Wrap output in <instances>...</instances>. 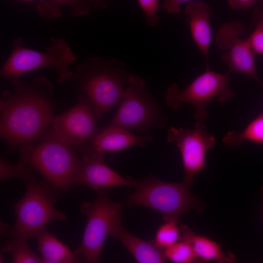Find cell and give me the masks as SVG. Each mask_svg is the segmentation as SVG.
Here are the masks:
<instances>
[{
  "label": "cell",
  "mask_w": 263,
  "mask_h": 263,
  "mask_svg": "<svg viewBox=\"0 0 263 263\" xmlns=\"http://www.w3.org/2000/svg\"><path fill=\"white\" fill-rule=\"evenodd\" d=\"M14 86L0 99V136L8 152L42 139L55 116L53 86L47 78L21 80Z\"/></svg>",
  "instance_id": "1"
},
{
  "label": "cell",
  "mask_w": 263,
  "mask_h": 263,
  "mask_svg": "<svg viewBox=\"0 0 263 263\" xmlns=\"http://www.w3.org/2000/svg\"><path fill=\"white\" fill-rule=\"evenodd\" d=\"M131 74L123 61L94 56L77 65L74 79L78 93L89 99L99 120L119 103Z\"/></svg>",
  "instance_id": "2"
},
{
  "label": "cell",
  "mask_w": 263,
  "mask_h": 263,
  "mask_svg": "<svg viewBox=\"0 0 263 263\" xmlns=\"http://www.w3.org/2000/svg\"><path fill=\"white\" fill-rule=\"evenodd\" d=\"M73 146L47 133L34 143L19 148V160L37 171L50 189L58 192L75 186L81 160Z\"/></svg>",
  "instance_id": "3"
},
{
  "label": "cell",
  "mask_w": 263,
  "mask_h": 263,
  "mask_svg": "<svg viewBox=\"0 0 263 263\" xmlns=\"http://www.w3.org/2000/svg\"><path fill=\"white\" fill-rule=\"evenodd\" d=\"M19 179L24 183L26 191L15 205L16 220L9 230V237L35 238L48 224L67 220L66 215L55 207L53 192L37 179L33 169L27 166Z\"/></svg>",
  "instance_id": "4"
},
{
  "label": "cell",
  "mask_w": 263,
  "mask_h": 263,
  "mask_svg": "<svg viewBox=\"0 0 263 263\" xmlns=\"http://www.w3.org/2000/svg\"><path fill=\"white\" fill-rule=\"evenodd\" d=\"M22 43L21 37L12 41V50L0 70L1 77L15 85L21 80V75L49 68L56 72L58 84L74 78V72L70 70V65L75 61L76 57L64 39L52 38L50 44L45 47V52L24 47Z\"/></svg>",
  "instance_id": "5"
},
{
  "label": "cell",
  "mask_w": 263,
  "mask_h": 263,
  "mask_svg": "<svg viewBox=\"0 0 263 263\" xmlns=\"http://www.w3.org/2000/svg\"><path fill=\"white\" fill-rule=\"evenodd\" d=\"M190 186L184 181L171 183L150 175L137 180L135 190L128 197V207L142 206L159 212L164 221L178 220L191 210H201L198 199L189 190Z\"/></svg>",
  "instance_id": "6"
},
{
  "label": "cell",
  "mask_w": 263,
  "mask_h": 263,
  "mask_svg": "<svg viewBox=\"0 0 263 263\" xmlns=\"http://www.w3.org/2000/svg\"><path fill=\"white\" fill-rule=\"evenodd\" d=\"M96 191L94 201L84 202L80 206V212L86 217L87 223L81 244L75 251L79 261L89 263L100 261L106 239L121 224L123 216V204L110 200L107 188Z\"/></svg>",
  "instance_id": "7"
},
{
  "label": "cell",
  "mask_w": 263,
  "mask_h": 263,
  "mask_svg": "<svg viewBox=\"0 0 263 263\" xmlns=\"http://www.w3.org/2000/svg\"><path fill=\"white\" fill-rule=\"evenodd\" d=\"M127 85L108 126L135 131L142 135L152 128H163L167 115L147 90L145 80L132 73Z\"/></svg>",
  "instance_id": "8"
},
{
  "label": "cell",
  "mask_w": 263,
  "mask_h": 263,
  "mask_svg": "<svg viewBox=\"0 0 263 263\" xmlns=\"http://www.w3.org/2000/svg\"><path fill=\"white\" fill-rule=\"evenodd\" d=\"M229 75L228 72L222 74L208 68L183 90L179 89L177 84L171 83L167 89L166 103L173 110L179 109L182 103L192 105L195 109L194 119L203 122L208 117L206 107L213 99L216 98L222 103L234 97Z\"/></svg>",
  "instance_id": "9"
},
{
  "label": "cell",
  "mask_w": 263,
  "mask_h": 263,
  "mask_svg": "<svg viewBox=\"0 0 263 263\" xmlns=\"http://www.w3.org/2000/svg\"><path fill=\"white\" fill-rule=\"evenodd\" d=\"M98 120L89 99L78 93L76 104L55 116L47 133L75 148L88 142L100 131Z\"/></svg>",
  "instance_id": "10"
},
{
  "label": "cell",
  "mask_w": 263,
  "mask_h": 263,
  "mask_svg": "<svg viewBox=\"0 0 263 263\" xmlns=\"http://www.w3.org/2000/svg\"><path fill=\"white\" fill-rule=\"evenodd\" d=\"M167 139L179 149L185 173L183 181L191 186L195 175L207 167L206 153L215 146V137L202 122H196L193 129L170 128Z\"/></svg>",
  "instance_id": "11"
},
{
  "label": "cell",
  "mask_w": 263,
  "mask_h": 263,
  "mask_svg": "<svg viewBox=\"0 0 263 263\" xmlns=\"http://www.w3.org/2000/svg\"><path fill=\"white\" fill-rule=\"evenodd\" d=\"M245 30L244 26L239 21L224 23L216 34L215 42L220 49L226 51L221 56V61L227 65L229 73L246 75L263 86L256 70L254 53L247 39L240 38Z\"/></svg>",
  "instance_id": "12"
},
{
  "label": "cell",
  "mask_w": 263,
  "mask_h": 263,
  "mask_svg": "<svg viewBox=\"0 0 263 263\" xmlns=\"http://www.w3.org/2000/svg\"><path fill=\"white\" fill-rule=\"evenodd\" d=\"M104 157L97 154H83L75 186H86L95 191L121 186L135 187L137 180L119 174L105 164Z\"/></svg>",
  "instance_id": "13"
},
{
  "label": "cell",
  "mask_w": 263,
  "mask_h": 263,
  "mask_svg": "<svg viewBox=\"0 0 263 263\" xmlns=\"http://www.w3.org/2000/svg\"><path fill=\"white\" fill-rule=\"evenodd\" d=\"M153 137L149 134L137 135L131 131L107 126L85 143L74 148L84 154L105 156L107 152H116L132 147H142L151 142Z\"/></svg>",
  "instance_id": "14"
},
{
  "label": "cell",
  "mask_w": 263,
  "mask_h": 263,
  "mask_svg": "<svg viewBox=\"0 0 263 263\" xmlns=\"http://www.w3.org/2000/svg\"><path fill=\"white\" fill-rule=\"evenodd\" d=\"M211 8L202 1L189 2L186 6L184 14L192 38L206 61V68H209L208 54L211 40L210 17Z\"/></svg>",
  "instance_id": "15"
},
{
  "label": "cell",
  "mask_w": 263,
  "mask_h": 263,
  "mask_svg": "<svg viewBox=\"0 0 263 263\" xmlns=\"http://www.w3.org/2000/svg\"><path fill=\"white\" fill-rule=\"evenodd\" d=\"M112 238L117 240L139 263H163L166 258L164 250L154 242L144 241L130 233L120 224Z\"/></svg>",
  "instance_id": "16"
},
{
  "label": "cell",
  "mask_w": 263,
  "mask_h": 263,
  "mask_svg": "<svg viewBox=\"0 0 263 263\" xmlns=\"http://www.w3.org/2000/svg\"><path fill=\"white\" fill-rule=\"evenodd\" d=\"M179 227L181 240L190 245L199 262L216 261L219 263H231L235 261L233 255L225 253L215 241L196 234L186 225H181Z\"/></svg>",
  "instance_id": "17"
},
{
  "label": "cell",
  "mask_w": 263,
  "mask_h": 263,
  "mask_svg": "<svg viewBox=\"0 0 263 263\" xmlns=\"http://www.w3.org/2000/svg\"><path fill=\"white\" fill-rule=\"evenodd\" d=\"M38 242V250L41 254L42 263H72L79 261L75 251H72L45 228L36 236Z\"/></svg>",
  "instance_id": "18"
},
{
  "label": "cell",
  "mask_w": 263,
  "mask_h": 263,
  "mask_svg": "<svg viewBox=\"0 0 263 263\" xmlns=\"http://www.w3.org/2000/svg\"><path fill=\"white\" fill-rule=\"evenodd\" d=\"M64 4L70 6L72 14L75 18L87 15L90 10L89 4L83 0H40L36 9L42 18L56 19L61 16L60 6Z\"/></svg>",
  "instance_id": "19"
},
{
  "label": "cell",
  "mask_w": 263,
  "mask_h": 263,
  "mask_svg": "<svg viewBox=\"0 0 263 263\" xmlns=\"http://www.w3.org/2000/svg\"><path fill=\"white\" fill-rule=\"evenodd\" d=\"M246 141L263 144V113L251 121L242 131L228 132L223 138L224 144L231 147L240 146Z\"/></svg>",
  "instance_id": "20"
},
{
  "label": "cell",
  "mask_w": 263,
  "mask_h": 263,
  "mask_svg": "<svg viewBox=\"0 0 263 263\" xmlns=\"http://www.w3.org/2000/svg\"><path fill=\"white\" fill-rule=\"evenodd\" d=\"M27 240L10 237L2 248L3 252H9L14 263H40L42 259L29 248Z\"/></svg>",
  "instance_id": "21"
},
{
  "label": "cell",
  "mask_w": 263,
  "mask_h": 263,
  "mask_svg": "<svg viewBox=\"0 0 263 263\" xmlns=\"http://www.w3.org/2000/svg\"><path fill=\"white\" fill-rule=\"evenodd\" d=\"M164 222L157 229L153 242L158 246L165 249L181 240V235L178 220Z\"/></svg>",
  "instance_id": "22"
},
{
  "label": "cell",
  "mask_w": 263,
  "mask_h": 263,
  "mask_svg": "<svg viewBox=\"0 0 263 263\" xmlns=\"http://www.w3.org/2000/svg\"><path fill=\"white\" fill-rule=\"evenodd\" d=\"M166 258L175 263H191L199 261L190 245L181 240L164 249Z\"/></svg>",
  "instance_id": "23"
},
{
  "label": "cell",
  "mask_w": 263,
  "mask_h": 263,
  "mask_svg": "<svg viewBox=\"0 0 263 263\" xmlns=\"http://www.w3.org/2000/svg\"><path fill=\"white\" fill-rule=\"evenodd\" d=\"M138 1L148 25L152 27L156 26L160 18L157 14L160 7L158 0H138Z\"/></svg>",
  "instance_id": "24"
},
{
  "label": "cell",
  "mask_w": 263,
  "mask_h": 263,
  "mask_svg": "<svg viewBox=\"0 0 263 263\" xmlns=\"http://www.w3.org/2000/svg\"><path fill=\"white\" fill-rule=\"evenodd\" d=\"M25 166L26 165L20 160L15 164H10L4 158L1 157L0 159V180L18 178Z\"/></svg>",
  "instance_id": "25"
},
{
  "label": "cell",
  "mask_w": 263,
  "mask_h": 263,
  "mask_svg": "<svg viewBox=\"0 0 263 263\" xmlns=\"http://www.w3.org/2000/svg\"><path fill=\"white\" fill-rule=\"evenodd\" d=\"M247 40L254 53L263 55V22H257L255 30Z\"/></svg>",
  "instance_id": "26"
},
{
  "label": "cell",
  "mask_w": 263,
  "mask_h": 263,
  "mask_svg": "<svg viewBox=\"0 0 263 263\" xmlns=\"http://www.w3.org/2000/svg\"><path fill=\"white\" fill-rule=\"evenodd\" d=\"M261 0H227V3L233 10L247 11Z\"/></svg>",
  "instance_id": "27"
},
{
  "label": "cell",
  "mask_w": 263,
  "mask_h": 263,
  "mask_svg": "<svg viewBox=\"0 0 263 263\" xmlns=\"http://www.w3.org/2000/svg\"><path fill=\"white\" fill-rule=\"evenodd\" d=\"M195 0H163L162 7L167 13L170 15L180 12L181 4Z\"/></svg>",
  "instance_id": "28"
},
{
  "label": "cell",
  "mask_w": 263,
  "mask_h": 263,
  "mask_svg": "<svg viewBox=\"0 0 263 263\" xmlns=\"http://www.w3.org/2000/svg\"><path fill=\"white\" fill-rule=\"evenodd\" d=\"M260 3L261 5L255 8L253 14L252 18L256 22L259 21L263 22V4L261 3V1Z\"/></svg>",
  "instance_id": "29"
},
{
  "label": "cell",
  "mask_w": 263,
  "mask_h": 263,
  "mask_svg": "<svg viewBox=\"0 0 263 263\" xmlns=\"http://www.w3.org/2000/svg\"><path fill=\"white\" fill-rule=\"evenodd\" d=\"M92 5L93 9L96 10L98 7L104 9L107 6L106 0H88Z\"/></svg>",
  "instance_id": "30"
},
{
  "label": "cell",
  "mask_w": 263,
  "mask_h": 263,
  "mask_svg": "<svg viewBox=\"0 0 263 263\" xmlns=\"http://www.w3.org/2000/svg\"><path fill=\"white\" fill-rule=\"evenodd\" d=\"M262 195H263V187L262 189Z\"/></svg>",
  "instance_id": "31"
},
{
  "label": "cell",
  "mask_w": 263,
  "mask_h": 263,
  "mask_svg": "<svg viewBox=\"0 0 263 263\" xmlns=\"http://www.w3.org/2000/svg\"><path fill=\"white\" fill-rule=\"evenodd\" d=\"M24 0V1H30V0Z\"/></svg>",
  "instance_id": "32"
}]
</instances>
